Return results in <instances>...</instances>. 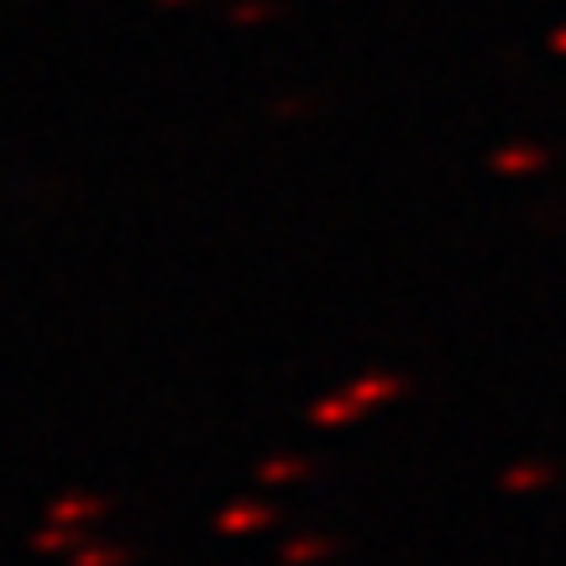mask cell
<instances>
[{"mask_svg": "<svg viewBox=\"0 0 566 566\" xmlns=\"http://www.w3.org/2000/svg\"><path fill=\"white\" fill-rule=\"evenodd\" d=\"M310 420L325 424V430H336V424L367 420V415H363V405L352 399V388H342V394H325V399H315V405H310Z\"/></svg>", "mask_w": 566, "mask_h": 566, "instance_id": "4", "label": "cell"}, {"mask_svg": "<svg viewBox=\"0 0 566 566\" xmlns=\"http://www.w3.org/2000/svg\"><path fill=\"white\" fill-rule=\"evenodd\" d=\"M399 394H405V378H399V373H363V378L352 384V399L363 405V415H373V409L394 405Z\"/></svg>", "mask_w": 566, "mask_h": 566, "instance_id": "3", "label": "cell"}, {"mask_svg": "<svg viewBox=\"0 0 566 566\" xmlns=\"http://www.w3.org/2000/svg\"><path fill=\"white\" fill-rule=\"evenodd\" d=\"M163 11H179V6H195V0H158Z\"/></svg>", "mask_w": 566, "mask_h": 566, "instance_id": "10", "label": "cell"}, {"mask_svg": "<svg viewBox=\"0 0 566 566\" xmlns=\"http://www.w3.org/2000/svg\"><path fill=\"white\" fill-rule=\"evenodd\" d=\"M132 562V551L126 546H101V541H90V546H80L74 556H69V566H126Z\"/></svg>", "mask_w": 566, "mask_h": 566, "instance_id": "7", "label": "cell"}, {"mask_svg": "<svg viewBox=\"0 0 566 566\" xmlns=\"http://www.w3.org/2000/svg\"><path fill=\"white\" fill-rule=\"evenodd\" d=\"M273 525H279V509L258 504V499H231L216 514V535H226V541H242V535H258V530H273Z\"/></svg>", "mask_w": 566, "mask_h": 566, "instance_id": "1", "label": "cell"}, {"mask_svg": "<svg viewBox=\"0 0 566 566\" xmlns=\"http://www.w3.org/2000/svg\"><path fill=\"white\" fill-rule=\"evenodd\" d=\"M310 472H315V462H304V457H273L258 467L263 483H289V478H310Z\"/></svg>", "mask_w": 566, "mask_h": 566, "instance_id": "8", "label": "cell"}, {"mask_svg": "<svg viewBox=\"0 0 566 566\" xmlns=\"http://www.w3.org/2000/svg\"><path fill=\"white\" fill-rule=\"evenodd\" d=\"M279 17V6H273V0H242V6H231V21H273Z\"/></svg>", "mask_w": 566, "mask_h": 566, "instance_id": "9", "label": "cell"}, {"mask_svg": "<svg viewBox=\"0 0 566 566\" xmlns=\"http://www.w3.org/2000/svg\"><path fill=\"white\" fill-rule=\"evenodd\" d=\"M80 546H90V535H84L80 525H53V520H48V525L32 535V551H42V556H59V551L74 556Z\"/></svg>", "mask_w": 566, "mask_h": 566, "instance_id": "5", "label": "cell"}, {"mask_svg": "<svg viewBox=\"0 0 566 566\" xmlns=\"http://www.w3.org/2000/svg\"><path fill=\"white\" fill-rule=\"evenodd\" d=\"M325 556H336V541H321V535H294L289 546H279L283 566H310V562H325Z\"/></svg>", "mask_w": 566, "mask_h": 566, "instance_id": "6", "label": "cell"}, {"mask_svg": "<svg viewBox=\"0 0 566 566\" xmlns=\"http://www.w3.org/2000/svg\"><path fill=\"white\" fill-rule=\"evenodd\" d=\"M105 509H111V499H101V493H59L48 504V520L53 525H90V520H101Z\"/></svg>", "mask_w": 566, "mask_h": 566, "instance_id": "2", "label": "cell"}]
</instances>
